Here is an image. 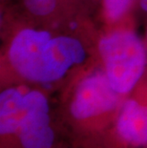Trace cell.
<instances>
[{"label":"cell","instance_id":"1","mask_svg":"<svg viewBox=\"0 0 147 148\" xmlns=\"http://www.w3.org/2000/svg\"><path fill=\"white\" fill-rule=\"evenodd\" d=\"M98 52L104 72L120 95L129 93L144 73L147 53L142 39L130 30H117L103 36Z\"/></svg>","mask_w":147,"mask_h":148},{"label":"cell","instance_id":"7","mask_svg":"<svg viewBox=\"0 0 147 148\" xmlns=\"http://www.w3.org/2000/svg\"><path fill=\"white\" fill-rule=\"evenodd\" d=\"M27 88L11 87L0 95V131L1 135L17 133L26 112Z\"/></svg>","mask_w":147,"mask_h":148},{"label":"cell","instance_id":"5","mask_svg":"<svg viewBox=\"0 0 147 148\" xmlns=\"http://www.w3.org/2000/svg\"><path fill=\"white\" fill-rule=\"evenodd\" d=\"M52 37V34L47 31L32 28L23 29L15 34L9 47L8 58L18 75L28 79Z\"/></svg>","mask_w":147,"mask_h":148},{"label":"cell","instance_id":"6","mask_svg":"<svg viewBox=\"0 0 147 148\" xmlns=\"http://www.w3.org/2000/svg\"><path fill=\"white\" fill-rule=\"evenodd\" d=\"M118 133L126 143L133 145L147 143V106L137 100L124 102L117 121Z\"/></svg>","mask_w":147,"mask_h":148},{"label":"cell","instance_id":"9","mask_svg":"<svg viewBox=\"0 0 147 148\" xmlns=\"http://www.w3.org/2000/svg\"><path fill=\"white\" fill-rule=\"evenodd\" d=\"M140 7L143 11L147 12V0H140Z\"/></svg>","mask_w":147,"mask_h":148},{"label":"cell","instance_id":"2","mask_svg":"<svg viewBox=\"0 0 147 148\" xmlns=\"http://www.w3.org/2000/svg\"><path fill=\"white\" fill-rule=\"evenodd\" d=\"M85 58V49L79 39L72 36L52 37L40 55L28 77L36 82H54Z\"/></svg>","mask_w":147,"mask_h":148},{"label":"cell","instance_id":"3","mask_svg":"<svg viewBox=\"0 0 147 148\" xmlns=\"http://www.w3.org/2000/svg\"><path fill=\"white\" fill-rule=\"evenodd\" d=\"M120 94L114 89L104 71L96 70L80 81L75 91L71 113L77 119L105 114L117 107Z\"/></svg>","mask_w":147,"mask_h":148},{"label":"cell","instance_id":"4","mask_svg":"<svg viewBox=\"0 0 147 148\" xmlns=\"http://www.w3.org/2000/svg\"><path fill=\"white\" fill-rule=\"evenodd\" d=\"M46 97L36 90H28L26 112L17 134L24 148H51L54 131Z\"/></svg>","mask_w":147,"mask_h":148},{"label":"cell","instance_id":"8","mask_svg":"<svg viewBox=\"0 0 147 148\" xmlns=\"http://www.w3.org/2000/svg\"><path fill=\"white\" fill-rule=\"evenodd\" d=\"M24 5L31 14L45 16L55 11L57 0H24Z\"/></svg>","mask_w":147,"mask_h":148}]
</instances>
